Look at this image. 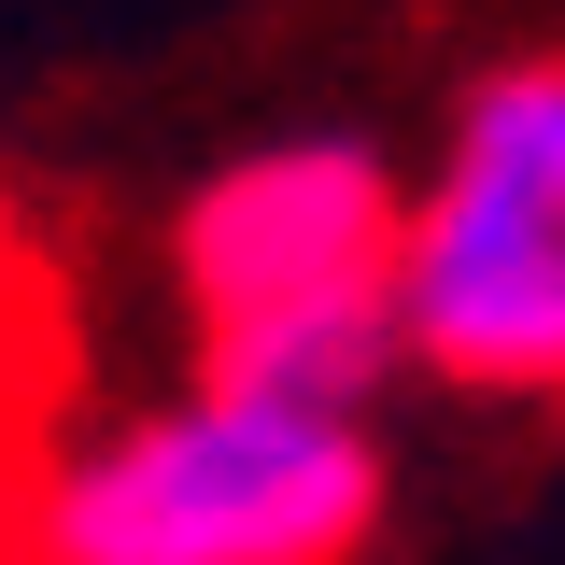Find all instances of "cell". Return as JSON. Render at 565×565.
<instances>
[{
	"label": "cell",
	"mask_w": 565,
	"mask_h": 565,
	"mask_svg": "<svg viewBox=\"0 0 565 565\" xmlns=\"http://www.w3.org/2000/svg\"><path fill=\"white\" fill-rule=\"evenodd\" d=\"M170 282L212 396L353 411L411 353V184L367 141H255L184 199Z\"/></svg>",
	"instance_id": "cell-1"
},
{
	"label": "cell",
	"mask_w": 565,
	"mask_h": 565,
	"mask_svg": "<svg viewBox=\"0 0 565 565\" xmlns=\"http://www.w3.org/2000/svg\"><path fill=\"white\" fill-rule=\"evenodd\" d=\"M382 452L353 411L170 396L14 467V565H353Z\"/></svg>",
	"instance_id": "cell-2"
},
{
	"label": "cell",
	"mask_w": 565,
	"mask_h": 565,
	"mask_svg": "<svg viewBox=\"0 0 565 565\" xmlns=\"http://www.w3.org/2000/svg\"><path fill=\"white\" fill-rule=\"evenodd\" d=\"M411 353L467 396L565 411V43L494 57L411 184Z\"/></svg>",
	"instance_id": "cell-3"
},
{
	"label": "cell",
	"mask_w": 565,
	"mask_h": 565,
	"mask_svg": "<svg viewBox=\"0 0 565 565\" xmlns=\"http://www.w3.org/2000/svg\"><path fill=\"white\" fill-rule=\"evenodd\" d=\"M57 367H71L57 282H43V241H29V212L0 199V481L29 467V411L57 396Z\"/></svg>",
	"instance_id": "cell-4"
},
{
	"label": "cell",
	"mask_w": 565,
	"mask_h": 565,
	"mask_svg": "<svg viewBox=\"0 0 565 565\" xmlns=\"http://www.w3.org/2000/svg\"><path fill=\"white\" fill-rule=\"evenodd\" d=\"M0 565H14V494H0Z\"/></svg>",
	"instance_id": "cell-5"
}]
</instances>
